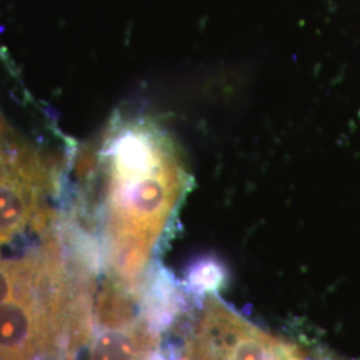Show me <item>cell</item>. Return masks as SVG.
<instances>
[{"instance_id":"3957f363","label":"cell","mask_w":360,"mask_h":360,"mask_svg":"<svg viewBox=\"0 0 360 360\" xmlns=\"http://www.w3.org/2000/svg\"><path fill=\"white\" fill-rule=\"evenodd\" d=\"M35 255L20 260L0 259V304L11 299L26 282L34 266Z\"/></svg>"},{"instance_id":"7a4b0ae2","label":"cell","mask_w":360,"mask_h":360,"mask_svg":"<svg viewBox=\"0 0 360 360\" xmlns=\"http://www.w3.org/2000/svg\"><path fill=\"white\" fill-rule=\"evenodd\" d=\"M154 346V336L147 328H102L92 339L86 360H143Z\"/></svg>"},{"instance_id":"277c9868","label":"cell","mask_w":360,"mask_h":360,"mask_svg":"<svg viewBox=\"0 0 360 360\" xmlns=\"http://www.w3.org/2000/svg\"><path fill=\"white\" fill-rule=\"evenodd\" d=\"M221 278H223L221 274L215 267L206 266L193 274V284L202 291H208V290H214Z\"/></svg>"},{"instance_id":"5b68a950","label":"cell","mask_w":360,"mask_h":360,"mask_svg":"<svg viewBox=\"0 0 360 360\" xmlns=\"http://www.w3.org/2000/svg\"><path fill=\"white\" fill-rule=\"evenodd\" d=\"M285 360H300V358H299V355H297V354H296V355H294V356H292V358H288V359H285Z\"/></svg>"},{"instance_id":"6da1fadb","label":"cell","mask_w":360,"mask_h":360,"mask_svg":"<svg viewBox=\"0 0 360 360\" xmlns=\"http://www.w3.org/2000/svg\"><path fill=\"white\" fill-rule=\"evenodd\" d=\"M53 187L51 165L26 144L0 138V245L32 227L43 229L51 214L44 199Z\"/></svg>"}]
</instances>
